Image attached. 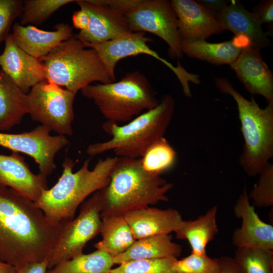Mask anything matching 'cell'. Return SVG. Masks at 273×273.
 Here are the masks:
<instances>
[{"label":"cell","instance_id":"1","mask_svg":"<svg viewBox=\"0 0 273 273\" xmlns=\"http://www.w3.org/2000/svg\"><path fill=\"white\" fill-rule=\"evenodd\" d=\"M64 224H52L34 202L0 186L1 260L17 269L49 259Z\"/></svg>","mask_w":273,"mask_h":273},{"label":"cell","instance_id":"2","mask_svg":"<svg viewBox=\"0 0 273 273\" xmlns=\"http://www.w3.org/2000/svg\"><path fill=\"white\" fill-rule=\"evenodd\" d=\"M173 187V184L161 175L146 171L140 158L118 157L109 183L99 191L102 205L101 216L124 215L168 201L167 194Z\"/></svg>","mask_w":273,"mask_h":273},{"label":"cell","instance_id":"3","mask_svg":"<svg viewBox=\"0 0 273 273\" xmlns=\"http://www.w3.org/2000/svg\"><path fill=\"white\" fill-rule=\"evenodd\" d=\"M117 159L115 156L99 159L92 170L88 159L74 172V162L66 158L58 181L42 192L34 202L36 206L52 224H59L72 219L77 209L87 197L108 185Z\"/></svg>","mask_w":273,"mask_h":273},{"label":"cell","instance_id":"4","mask_svg":"<svg viewBox=\"0 0 273 273\" xmlns=\"http://www.w3.org/2000/svg\"><path fill=\"white\" fill-rule=\"evenodd\" d=\"M174 108L173 97L165 95L161 97L156 107L141 114L125 124L106 121L102 128L111 138L88 145L86 153L93 157L113 151L118 157L141 158L150 145L164 137Z\"/></svg>","mask_w":273,"mask_h":273},{"label":"cell","instance_id":"5","mask_svg":"<svg viewBox=\"0 0 273 273\" xmlns=\"http://www.w3.org/2000/svg\"><path fill=\"white\" fill-rule=\"evenodd\" d=\"M216 87L231 96L236 102L244 139L239 161L245 173L254 177L273 157V103L261 108L252 97L243 96L225 77H216Z\"/></svg>","mask_w":273,"mask_h":273},{"label":"cell","instance_id":"6","mask_svg":"<svg viewBox=\"0 0 273 273\" xmlns=\"http://www.w3.org/2000/svg\"><path fill=\"white\" fill-rule=\"evenodd\" d=\"M80 92L93 101L106 121L118 124L129 122L160 102L149 80L138 71L118 81L87 85Z\"/></svg>","mask_w":273,"mask_h":273},{"label":"cell","instance_id":"7","mask_svg":"<svg viewBox=\"0 0 273 273\" xmlns=\"http://www.w3.org/2000/svg\"><path fill=\"white\" fill-rule=\"evenodd\" d=\"M46 70V80L75 93L94 82L115 81L97 52L87 49L75 35L63 41L39 59Z\"/></svg>","mask_w":273,"mask_h":273},{"label":"cell","instance_id":"8","mask_svg":"<svg viewBox=\"0 0 273 273\" xmlns=\"http://www.w3.org/2000/svg\"><path fill=\"white\" fill-rule=\"evenodd\" d=\"M76 94L47 80L33 86L27 94L31 119L59 135L71 136Z\"/></svg>","mask_w":273,"mask_h":273},{"label":"cell","instance_id":"9","mask_svg":"<svg viewBox=\"0 0 273 273\" xmlns=\"http://www.w3.org/2000/svg\"><path fill=\"white\" fill-rule=\"evenodd\" d=\"M102 205L99 191L81 204L78 215L64 222L49 259L48 269L83 254L86 243L100 233Z\"/></svg>","mask_w":273,"mask_h":273},{"label":"cell","instance_id":"10","mask_svg":"<svg viewBox=\"0 0 273 273\" xmlns=\"http://www.w3.org/2000/svg\"><path fill=\"white\" fill-rule=\"evenodd\" d=\"M152 41L143 32H130L113 40L99 44L83 43L86 48L94 49L110 73L115 75V68L118 61L129 56L145 54L161 62L175 75L182 87L185 96L191 97L189 83L199 84L198 75L189 72L178 62L177 66L161 57L148 45Z\"/></svg>","mask_w":273,"mask_h":273},{"label":"cell","instance_id":"11","mask_svg":"<svg viewBox=\"0 0 273 273\" xmlns=\"http://www.w3.org/2000/svg\"><path fill=\"white\" fill-rule=\"evenodd\" d=\"M131 32H148L162 39L172 59H183L178 20L168 0H141L126 15Z\"/></svg>","mask_w":273,"mask_h":273},{"label":"cell","instance_id":"12","mask_svg":"<svg viewBox=\"0 0 273 273\" xmlns=\"http://www.w3.org/2000/svg\"><path fill=\"white\" fill-rule=\"evenodd\" d=\"M50 131L40 125L20 133L0 132V146L32 157L38 166V173L48 177L56 168V154L69 144L66 136L51 135Z\"/></svg>","mask_w":273,"mask_h":273},{"label":"cell","instance_id":"13","mask_svg":"<svg viewBox=\"0 0 273 273\" xmlns=\"http://www.w3.org/2000/svg\"><path fill=\"white\" fill-rule=\"evenodd\" d=\"M75 3L89 17L87 28L74 35L82 42L102 43L131 32L126 14L123 12L93 0H79Z\"/></svg>","mask_w":273,"mask_h":273},{"label":"cell","instance_id":"14","mask_svg":"<svg viewBox=\"0 0 273 273\" xmlns=\"http://www.w3.org/2000/svg\"><path fill=\"white\" fill-rule=\"evenodd\" d=\"M250 200L245 187L234 206V215L242 223L234 230L232 243L237 248L273 250V226L260 219Z\"/></svg>","mask_w":273,"mask_h":273},{"label":"cell","instance_id":"15","mask_svg":"<svg viewBox=\"0 0 273 273\" xmlns=\"http://www.w3.org/2000/svg\"><path fill=\"white\" fill-rule=\"evenodd\" d=\"M181 41L202 39L225 29L214 13L194 0H172Z\"/></svg>","mask_w":273,"mask_h":273},{"label":"cell","instance_id":"16","mask_svg":"<svg viewBox=\"0 0 273 273\" xmlns=\"http://www.w3.org/2000/svg\"><path fill=\"white\" fill-rule=\"evenodd\" d=\"M0 54V66L15 84L25 94L38 83L46 80V70L41 62L19 48L12 34L6 39Z\"/></svg>","mask_w":273,"mask_h":273},{"label":"cell","instance_id":"17","mask_svg":"<svg viewBox=\"0 0 273 273\" xmlns=\"http://www.w3.org/2000/svg\"><path fill=\"white\" fill-rule=\"evenodd\" d=\"M230 66L246 90L263 97L267 104L273 103V74L260 50L250 46L244 48Z\"/></svg>","mask_w":273,"mask_h":273},{"label":"cell","instance_id":"18","mask_svg":"<svg viewBox=\"0 0 273 273\" xmlns=\"http://www.w3.org/2000/svg\"><path fill=\"white\" fill-rule=\"evenodd\" d=\"M0 186L12 188L34 202L49 189L47 177L33 173L16 152L0 154Z\"/></svg>","mask_w":273,"mask_h":273},{"label":"cell","instance_id":"19","mask_svg":"<svg viewBox=\"0 0 273 273\" xmlns=\"http://www.w3.org/2000/svg\"><path fill=\"white\" fill-rule=\"evenodd\" d=\"M54 31H45L33 25L22 26L15 23L12 36L16 45L30 56L40 59L48 55L63 41L72 37V27L61 23L55 26Z\"/></svg>","mask_w":273,"mask_h":273},{"label":"cell","instance_id":"20","mask_svg":"<svg viewBox=\"0 0 273 273\" xmlns=\"http://www.w3.org/2000/svg\"><path fill=\"white\" fill-rule=\"evenodd\" d=\"M123 216L135 240L175 232L183 220L176 209L149 206L130 211Z\"/></svg>","mask_w":273,"mask_h":273},{"label":"cell","instance_id":"21","mask_svg":"<svg viewBox=\"0 0 273 273\" xmlns=\"http://www.w3.org/2000/svg\"><path fill=\"white\" fill-rule=\"evenodd\" d=\"M216 15L224 29L236 36H243L249 41L250 47L260 50L268 47L270 43L262 25L251 12L239 2L232 1Z\"/></svg>","mask_w":273,"mask_h":273},{"label":"cell","instance_id":"22","mask_svg":"<svg viewBox=\"0 0 273 273\" xmlns=\"http://www.w3.org/2000/svg\"><path fill=\"white\" fill-rule=\"evenodd\" d=\"M249 46L250 43L246 38L236 36L231 40L218 43L202 39L181 41L183 54L217 65H230L243 49Z\"/></svg>","mask_w":273,"mask_h":273},{"label":"cell","instance_id":"23","mask_svg":"<svg viewBox=\"0 0 273 273\" xmlns=\"http://www.w3.org/2000/svg\"><path fill=\"white\" fill-rule=\"evenodd\" d=\"M182 252L181 245L172 240L170 234L153 235L136 240L125 252L113 257L114 264L138 260L178 258Z\"/></svg>","mask_w":273,"mask_h":273},{"label":"cell","instance_id":"24","mask_svg":"<svg viewBox=\"0 0 273 273\" xmlns=\"http://www.w3.org/2000/svg\"><path fill=\"white\" fill-rule=\"evenodd\" d=\"M217 207L213 206L194 220H183L175 231L177 239L187 240L191 253L201 255L206 253L208 244L218 233L216 222Z\"/></svg>","mask_w":273,"mask_h":273},{"label":"cell","instance_id":"25","mask_svg":"<svg viewBox=\"0 0 273 273\" xmlns=\"http://www.w3.org/2000/svg\"><path fill=\"white\" fill-rule=\"evenodd\" d=\"M28 114L27 94L0 70V131L10 130Z\"/></svg>","mask_w":273,"mask_h":273},{"label":"cell","instance_id":"26","mask_svg":"<svg viewBox=\"0 0 273 273\" xmlns=\"http://www.w3.org/2000/svg\"><path fill=\"white\" fill-rule=\"evenodd\" d=\"M102 239L94 246L112 257L127 250L135 241L131 230L121 215L101 216Z\"/></svg>","mask_w":273,"mask_h":273},{"label":"cell","instance_id":"27","mask_svg":"<svg viewBox=\"0 0 273 273\" xmlns=\"http://www.w3.org/2000/svg\"><path fill=\"white\" fill-rule=\"evenodd\" d=\"M114 264L111 255L97 250L62 262L47 273H110Z\"/></svg>","mask_w":273,"mask_h":273},{"label":"cell","instance_id":"28","mask_svg":"<svg viewBox=\"0 0 273 273\" xmlns=\"http://www.w3.org/2000/svg\"><path fill=\"white\" fill-rule=\"evenodd\" d=\"M175 150L164 137L150 145L140 158L143 168L147 172L161 175L175 164Z\"/></svg>","mask_w":273,"mask_h":273},{"label":"cell","instance_id":"29","mask_svg":"<svg viewBox=\"0 0 273 273\" xmlns=\"http://www.w3.org/2000/svg\"><path fill=\"white\" fill-rule=\"evenodd\" d=\"M234 258L243 273H273V250L237 248Z\"/></svg>","mask_w":273,"mask_h":273},{"label":"cell","instance_id":"30","mask_svg":"<svg viewBox=\"0 0 273 273\" xmlns=\"http://www.w3.org/2000/svg\"><path fill=\"white\" fill-rule=\"evenodd\" d=\"M73 0H26L23 1L20 24L39 25L44 22L54 13Z\"/></svg>","mask_w":273,"mask_h":273},{"label":"cell","instance_id":"31","mask_svg":"<svg viewBox=\"0 0 273 273\" xmlns=\"http://www.w3.org/2000/svg\"><path fill=\"white\" fill-rule=\"evenodd\" d=\"M177 259L169 257L128 261L112 268L110 273H181L175 266Z\"/></svg>","mask_w":273,"mask_h":273},{"label":"cell","instance_id":"32","mask_svg":"<svg viewBox=\"0 0 273 273\" xmlns=\"http://www.w3.org/2000/svg\"><path fill=\"white\" fill-rule=\"evenodd\" d=\"M259 178L248 193L252 205L258 207L273 206V164L269 163L259 174Z\"/></svg>","mask_w":273,"mask_h":273},{"label":"cell","instance_id":"33","mask_svg":"<svg viewBox=\"0 0 273 273\" xmlns=\"http://www.w3.org/2000/svg\"><path fill=\"white\" fill-rule=\"evenodd\" d=\"M175 266L181 273H219L220 261L219 258L210 257L207 253L198 255L191 253L177 259Z\"/></svg>","mask_w":273,"mask_h":273},{"label":"cell","instance_id":"34","mask_svg":"<svg viewBox=\"0 0 273 273\" xmlns=\"http://www.w3.org/2000/svg\"><path fill=\"white\" fill-rule=\"evenodd\" d=\"M21 0H0V42L5 40L14 20L21 15Z\"/></svg>","mask_w":273,"mask_h":273},{"label":"cell","instance_id":"35","mask_svg":"<svg viewBox=\"0 0 273 273\" xmlns=\"http://www.w3.org/2000/svg\"><path fill=\"white\" fill-rule=\"evenodd\" d=\"M252 14L259 23L262 25L267 24L270 29L273 27V1L263 0L255 6Z\"/></svg>","mask_w":273,"mask_h":273},{"label":"cell","instance_id":"36","mask_svg":"<svg viewBox=\"0 0 273 273\" xmlns=\"http://www.w3.org/2000/svg\"><path fill=\"white\" fill-rule=\"evenodd\" d=\"M96 3L107 5L127 14L141 2V0H93Z\"/></svg>","mask_w":273,"mask_h":273},{"label":"cell","instance_id":"37","mask_svg":"<svg viewBox=\"0 0 273 273\" xmlns=\"http://www.w3.org/2000/svg\"><path fill=\"white\" fill-rule=\"evenodd\" d=\"M49 259L27 264L17 269L16 273H47Z\"/></svg>","mask_w":273,"mask_h":273},{"label":"cell","instance_id":"38","mask_svg":"<svg viewBox=\"0 0 273 273\" xmlns=\"http://www.w3.org/2000/svg\"><path fill=\"white\" fill-rule=\"evenodd\" d=\"M220 269L219 273H243L234 257L228 256L219 258Z\"/></svg>","mask_w":273,"mask_h":273},{"label":"cell","instance_id":"39","mask_svg":"<svg viewBox=\"0 0 273 273\" xmlns=\"http://www.w3.org/2000/svg\"><path fill=\"white\" fill-rule=\"evenodd\" d=\"M72 20L73 26L80 31L87 28L89 22V17L85 11L80 9L73 13Z\"/></svg>","mask_w":273,"mask_h":273},{"label":"cell","instance_id":"40","mask_svg":"<svg viewBox=\"0 0 273 273\" xmlns=\"http://www.w3.org/2000/svg\"><path fill=\"white\" fill-rule=\"evenodd\" d=\"M197 2L208 10L216 13L224 9L229 4L223 0H199Z\"/></svg>","mask_w":273,"mask_h":273},{"label":"cell","instance_id":"41","mask_svg":"<svg viewBox=\"0 0 273 273\" xmlns=\"http://www.w3.org/2000/svg\"><path fill=\"white\" fill-rule=\"evenodd\" d=\"M17 268L0 260V273H16Z\"/></svg>","mask_w":273,"mask_h":273}]
</instances>
